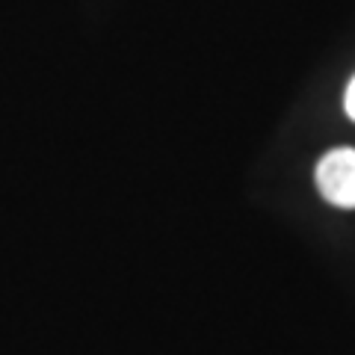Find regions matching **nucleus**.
<instances>
[{"instance_id": "f257e3e1", "label": "nucleus", "mask_w": 355, "mask_h": 355, "mask_svg": "<svg viewBox=\"0 0 355 355\" xmlns=\"http://www.w3.org/2000/svg\"><path fill=\"white\" fill-rule=\"evenodd\" d=\"M317 190L329 205L355 210V148H335L323 154L314 172Z\"/></svg>"}, {"instance_id": "f03ea898", "label": "nucleus", "mask_w": 355, "mask_h": 355, "mask_svg": "<svg viewBox=\"0 0 355 355\" xmlns=\"http://www.w3.org/2000/svg\"><path fill=\"white\" fill-rule=\"evenodd\" d=\"M343 110H347V116L355 121V77L347 83V92H343Z\"/></svg>"}]
</instances>
